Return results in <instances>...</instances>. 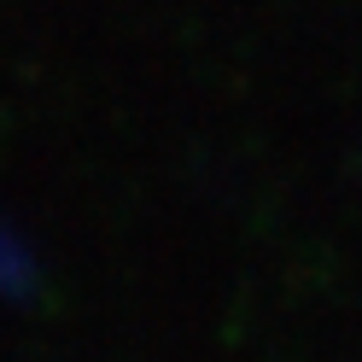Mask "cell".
I'll use <instances>...</instances> for the list:
<instances>
[{
	"instance_id": "6da1fadb",
	"label": "cell",
	"mask_w": 362,
	"mask_h": 362,
	"mask_svg": "<svg viewBox=\"0 0 362 362\" xmlns=\"http://www.w3.org/2000/svg\"><path fill=\"white\" fill-rule=\"evenodd\" d=\"M30 286V257L24 245H12V234H0V292H24Z\"/></svg>"
}]
</instances>
